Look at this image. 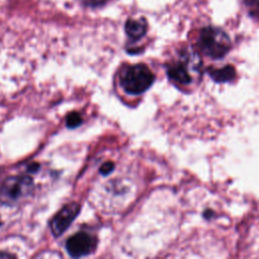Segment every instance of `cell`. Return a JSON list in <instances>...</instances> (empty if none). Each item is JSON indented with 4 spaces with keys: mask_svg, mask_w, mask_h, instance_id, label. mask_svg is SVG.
<instances>
[{
    "mask_svg": "<svg viewBox=\"0 0 259 259\" xmlns=\"http://www.w3.org/2000/svg\"><path fill=\"white\" fill-rule=\"evenodd\" d=\"M209 76L215 82H228L234 79L235 77V69L232 66H225L220 69L209 68L208 69Z\"/></svg>",
    "mask_w": 259,
    "mask_h": 259,
    "instance_id": "obj_8",
    "label": "cell"
},
{
    "mask_svg": "<svg viewBox=\"0 0 259 259\" xmlns=\"http://www.w3.org/2000/svg\"><path fill=\"white\" fill-rule=\"evenodd\" d=\"M155 76L144 64L125 67L119 75V82L123 90L131 95H139L147 91L153 84Z\"/></svg>",
    "mask_w": 259,
    "mask_h": 259,
    "instance_id": "obj_1",
    "label": "cell"
},
{
    "mask_svg": "<svg viewBox=\"0 0 259 259\" xmlns=\"http://www.w3.org/2000/svg\"><path fill=\"white\" fill-rule=\"evenodd\" d=\"M147 31V22L144 19H130L125 23V32L134 40L140 39Z\"/></svg>",
    "mask_w": 259,
    "mask_h": 259,
    "instance_id": "obj_7",
    "label": "cell"
},
{
    "mask_svg": "<svg viewBox=\"0 0 259 259\" xmlns=\"http://www.w3.org/2000/svg\"><path fill=\"white\" fill-rule=\"evenodd\" d=\"M113 168H114V164L112 162H105L100 167V173L102 175H108L110 172H112Z\"/></svg>",
    "mask_w": 259,
    "mask_h": 259,
    "instance_id": "obj_12",
    "label": "cell"
},
{
    "mask_svg": "<svg viewBox=\"0 0 259 259\" xmlns=\"http://www.w3.org/2000/svg\"><path fill=\"white\" fill-rule=\"evenodd\" d=\"M82 123V117L78 112H71L66 117V124L69 128H75Z\"/></svg>",
    "mask_w": 259,
    "mask_h": 259,
    "instance_id": "obj_9",
    "label": "cell"
},
{
    "mask_svg": "<svg viewBox=\"0 0 259 259\" xmlns=\"http://www.w3.org/2000/svg\"><path fill=\"white\" fill-rule=\"evenodd\" d=\"M108 0H81V2L89 7H98L105 4Z\"/></svg>",
    "mask_w": 259,
    "mask_h": 259,
    "instance_id": "obj_11",
    "label": "cell"
},
{
    "mask_svg": "<svg viewBox=\"0 0 259 259\" xmlns=\"http://www.w3.org/2000/svg\"><path fill=\"white\" fill-rule=\"evenodd\" d=\"M199 59L195 53L185 52L181 56L180 60L168 67V77L179 84L187 85L193 81L192 72L198 71Z\"/></svg>",
    "mask_w": 259,
    "mask_h": 259,
    "instance_id": "obj_4",
    "label": "cell"
},
{
    "mask_svg": "<svg viewBox=\"0 0 259 259\" xmlns=\"http://www.w3.org/2000/svg\"><path fill=\"white\" fill-rule=\"evenodd\" d=\"M97 246V240L94 236L79 232L71 236L66 243V249L72 257H83L94 252Z\"/></svg>",
    "mask_w": 259,
    "mask_h": 259,
    "instance_id": "obj_5",
    "label": "cell"
},
{
    "mask_svg": "<svg viewBox=\"0 0 259 259\" xmlns=\"http://www.w3.org/2000/svg\"><path fill=\"white\" fill-rule=\"evenodd\" d=\"M33 188V181L29 176L8 177L0 186V202L12 205L27 196Z\"/></svg>",
    "mask_w": 259,
    "mask_h": 259,
    "instance_id": "obj_3",
    "label": "cell"
},
{
    "mask_svg": "<svg viewBox=\"0 0 259 259\" xmlns=\"http://www.w3.org/2000/svg\"><path fill=\"white\" fill-rule=\"evenodd\" d=\"M80 211V204L71 202L63 206L51 221V231L55 237L62 235L72 224Z\"/></svg>",
    "mask_w": 259,
    "mask_h": 259,
    "instance_id": "obj_6",
    "label": "cell"
},
{
    "mask_svg": "<svg viewBox=\"0 0 259 259\" xmlns=\"http://www.w3.org/2000/svg\"><path fill=\"white\" fill-rule=\"evenodd\" d=\"M0 256H1V257H11L10 254H3V253L0 254Z\"/></svg>",
    "mask_w": 259,
    "mask_h": 259,
    "instance_id": "obj_13",
    "label": "cell"
},
{
    "mask_svg": "<svg viewBox=\"0 0 259 259\" xmlns=\"http://www.w3.org/2000/svg\"><path fill=\"white\" fill-rule=\"evenodd\" d=\"M243 3L253 17L259 18V0H243Z\"/></svg>",
    "mask_w": 259,
    "mask_h": 259,
    "instance_id": "obj_10",
    "label": "cell"
},
{
    "mask_svg": "<svg viewBox=\"0 0 259 259\" xmlns=\"http://www.w3.org/2000/svg\"><path fill=\"white\" fill-rule=\"evenodd\" d=\"M197 44L201 52L212 59L223 58L231 48L228 34L223 29L212 26L205 27L200 31Z\"/></svg>",
    "mask_w": 259,
    "mask_h": 259,
    "instance_id": "obj_2",
    "label": "cell"
}]
</instances>
